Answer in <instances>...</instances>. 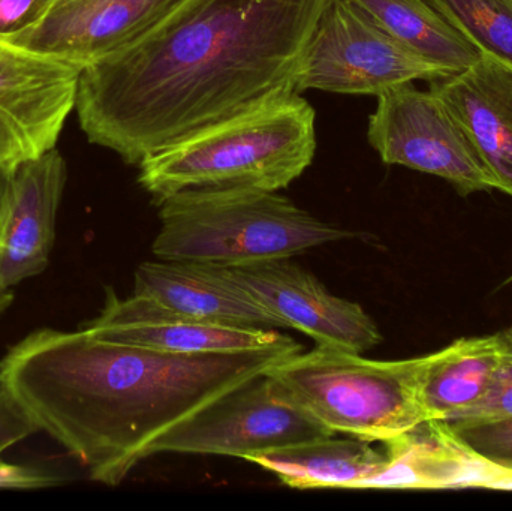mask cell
I'll use <instances>...</instances> for the list:
<instances>
[{
	"label": "cell",
	"instance_id": "cell-10",
	"mask_svg": "<svg viewBox=\"0 0 512 511\" xmlns=\"http://www.w3.org/2000/svg\"><path fill=\"white\" fill-rule=\"evenodd\" d=\"M227 270L286 329L310 336L318 347L363 354L382 341L375 321L358 303L331 294L291 258L240 264Z\"/></svg>",
	"mask_w": 512,
	"mask_h": 511
},
{
	"label": "cell",
	"instance_id": "cell-18",
	"mask_svg": "<svg viewBox=\"0 0 512 511\" xmlns=\"http://www.w3.org/2000/svg\"><path fill=\"white\" fill-rule=\"evenodd\" d=\"M502 333L459 339L432 353L421 383V407L427 422H444L480 401L501 360Z\"/></svg>",
	"mask_w": 512,
	"mask_h": 511
},
{
	"label": "cell",
	"instance_id": "cell-21",
	"mask_svg": "<svg viewBox=\"0 0 512 511\" xmlns=\"http://www.w3.org/2000/svg\"><path fill=\"white\" fill-rule=\"evenodd\" d=\"M439 434L460 452L483 465L486 474L478 483L512 477V417L480 423L432 422Z\"/></svg>",
	"mask_w": 512,
	"mask_h": 511
},
{
	"label": "cell",
	"instance_id": "cell-25",
	"mask_svg": "<svg viewBox=\"0 0 512 511\" xmlns=\"http://www.w3.org/2000/svg\"><path fill=\"white\" fill-rule=\"evenodd\" d=\"M62 483L56 474L26 465L8 464L0 458V489H42Z\"/></svg>",
	"mask_w": 512,
	"mask_h": 511
},
{
	"label": "cell",
	"instance_id": "cell-14",
	"mask_svg": "<svg viewBox=\"0 0 512 511\" xmlns=\"http://www.w3.org/2000/svg\"><path fill=\"white\" fill-rule=\"evenodd\" d=\"M134 294L206 323L286 329L251 290L230 275L227 267L218 264L147 261L135 272Z\"/></svg>",
	"mask_w": 512,
	"mask_h": 511
},
{
	"label": "cell",
	"instance_id": "cell-1",
	"mask_svg": "<svg viewBox=\"0 0 512 511\" xmlns=\"http://www.w3.org/2000/svg\"><path fill=\"white\" fill-rule=\"evenodd\" d=\"M328 0H191L141 41L87 63L78 123L140 165L207 126L295 92Z\"/></svg>",
	"mask_w": 512,
	"mask_h": 511
},
{
	"label": "cell",
	"instance_id": "cell-4",
	"mask_svg": "<svg viewBox=\"0 0 512 511\" xmlns=\"http://www.w3.org/2000/svg\"><path fill=\"white\" fill-rule=\"evenodd\" d=\"M158 206L161 230L152 251L159 260L240 266L354 237L271 191H185Z\"/></svg>",
	"mask_w": 512,
	"mask_h": 511
},
{
	"label": "cell",
	"instance_id": "cell-12",
	"mask_svg": "<svg viewBox=\"0 0 512 511\" xmlns=\"http://www.w3.org/2000/svg\"><path fill=\"white\" fill-rule=\"evenodd\" d=\"M191 0H60L12 44L86 66L155 32Z\"/></svg>",
	"mask_w": 512,
	"mask_h": 511
},
{
	"label": "cell",
	"instance_id": "cell-20",
	"mask_svg": "<svg viewBox=\"0 0 512 511\" xmlns=\"http://www.w3.org/2000/svg\"><path fill=\"white\" fill-rule=\"evenodd\" d=\"M481 53L512 68V0H429Z\"/></svg>",
	"mask_w": 512,
	"mask_h": 511
},
{
	"label": "cell",
	"instance_id": "cell-11",
	"mask_svg": "<svg viewBox=\"0 0 512 511\" xmlns=\"http://www.w3.org/2000/svg\"><path fill=\"white\" fill-rule=\"evenodd\" d=\"M68 170L59 149L6 174L0 219V314L12 291L47 269Z\"/></svg>",
	"mask_w": 512,
	"mask_h": 511
},
{
	"label": "cell",
	"instance_id": "cell-19",
	"mask_svg": "<svg viewBox=\"0 0 512 511\" xmlns=\"http://www.w3.org/2000/svg\"><path fill=\"white\" fill-rule=\"evenodd\" d=\"M400 44L448 71H463L481 51L429 0H352Z\"/></svg>",
	"mask_w": 512,
	"mask_h": 511
},
{
	"label": "cell",
	"instance_id": "cell-26",
	"mask_svg": "<svg viewBox=\"0 0 512 511\" xmlns=\"http://www.w3.org/2000/svg\"><path fill=\"white\" fill-rule=\"evenodd\" d=\"M489 488H493V489H512V477H511V479L495 480V482L490 483Z\"/></svg>",
	"mask_w": 512,
	"mask_h": 511
},
{
	"label": "cell",
	"instance_id": "cell-17",
	"mask_svg": "<svg viewBox=\"0 0 512 511\" xmlns=\"http://www.w3.org/2000/svg\"><path fill=\"white\" fill-rule=\"evenodd\" d=\"M387 464L364 489L475 488L483 465L448 443L432 422L384 443Z\"/></svg>",
	"mask_w": 512,
	"mask_h": 511
},
{
	"label": "cell",
	"instance_id": "cell-7",
	"mask_svg": "<svg viewBox=\"0 0 512 511\" xmlns=\"http://www.w3.org/2000/svg\"><path fill=\"white\" fill-rule=\"evenodd\" d=\"M333 435L264 372L174 426L153 443L149 458L158 453H186L248 461L252 456Z\"/></svg>",
	"mask_w": 512,
	"mask_h": 511
},
{
	"label": "cell",
	"instance_id": "cell-16",
	"mask_svg": "<svg viewBox=\"0 0 512 511\" xmlns=\"http://www.w3.org/2000/svg\"><path fill=\"white\" fill-rule=\"evenodd\" d=\"M249 462L276 474L292 489H364L387 464L370 441L319 438L252 456Z\"/></svg>",
	"mask_w": 512,
	"mask_h": 511
},
{
	"label": "cell",
	"instance_id": "cell-8",
	"mask_svg": "<svg viewBox=\"0 0 512 511\" xmlns=\"http://www.w3.org/2000/svg\"><path fill=\"white\" fill-rule=\"evenodd\" d=\"M376 98L367 138L385 164L441 177L463 197L495 189L468 135L432 90L408 83Z\"/></svg>",
	"mask_w": 512,
	"mask_h": 511
},
{
	"label": "cell",
	"instance_id": "cell-9",
	"mask_svg": "<svg viewBox=\"0 0 512 511\" xmlns=\"http://www.w3.org/2000/svg\"><path fill=\"white\" fill-rule=\"evenodd\" d=\"M83 68L0 38V173L56 149Z\"/></svg>",
	"mask_w": 512,
	"mask_h": 511
},
{
	"label": "cell",
	"instance_id": "cell-24",
	"mask_svg": "<svg viewBox=\"0 0 512 511\" xmlns=\"http://www.w3.org/2000/svg\"><path fill=\"white\" fill-rule=\"evenodd\" d=\"M60 0H0V38H11L41 21Z\"/></svg>",
	"mask_w": 512,
	"mask_h": 511
},
{
	"label": "cell",
	"instance_id": "cell-5",
	"mask_svg": "<svg viewBox=\"0 0 512 511\" xmlns=\"http://www.w3.org/2000/svg\"><path fill=\"white\" fill-rule=\"evenodd\" d=\"M429 357L379 362L316 347L277 363L265 375L334 434L387 443L427 422L420 390Z\"/></svg>",
	"mask_w": 512,
	"mask_h": 511
},
{
	"label": "cell",
	"instance_id": "cell-2",
	"mask_svg": "<svg viewBox=\"0 0 512 511\" xmlns=\"http://www.w3.org/2000/svg\"><path fill=\"white\" fill-rule=\"evenodd\" d=\"M303 347L283 341L240 353L174 354L102 341L86 329H41L0 360V387L41 431L117 486L174 426Z\"/></svg>",
	"mask_w": 512,
	"mask_h": 511
},
{
	"label": "cell",
	"instance_id": "cell-23",
	"mask_svg": "<svg viewBox=\"0 0 512 511\" xmlns=\"http://www.w3.org/2000/svg\"><path fill=\"white\" fill-rule=\"evenodd\" d=\"M41 431L29 411L8 390L0 387V458L9 447Z\"/></svg>",
	"mask_w": 512,
	"mask_h": 511
},
{
	"label": "cell",
	"instance_id": "cell-27",
	"mask_svg": "<svg viewBox=\"0 0 512 511\" xmlns=\"http://www.w3.org/2000/svg\"><path fill=\"white\" fill-rule=\"evenodd\" d=\"M6 174L0 173V219H2L3 194H5Z\"/></svg>",
	"mask_w": 512,
	"mask_h": 511
},
{
	"label": "cell",
	"instance_id": "cell-3",
	"mask_svg": "<svg viewBox=\"0 0 512 511\" xmlns=\"http://www.w3.org/2000/svg\"><path fill=\"white\" fill-rule=\"evenodd\" d=\"M316 114L300 93L207 126L144 159L138 182L161 203L185 191L277 192L312 164Z\"/></svg>",
	"mask_w": 512,
	"mask_h": 511
},
{
	"label": "cell",
	"instance_id": "cell-22",
	"mask_svg": "<svg viewBox=\"0 0 512 511\" xmlns=\"http://www.w3.org/2000/svg\"><path fill=\"white\" fill-rule=\"evenodd\" d=\"M501 333L504 350L486 395L444 422L480 423L512 417V329Z\"/></svg>",
	"mask_w": 512,
	"mask_h": 511
},
{
	"label": "cell",
	"instance_id": "cell-15",
	"mask_svg": "<svg viewBox=\"0 0 512 511\" xmlns=\"http://www.w3.org/2000/svg\"><path fill=\"white\" fill-rule=\"evenodd\" d=\"M477 150L495 189L512 197V68L481 53L469 68L430 81Z\"/></svg>",
	"mask_w": 512,
	"mask_h": 511
},
{
	"label": "cell",
	"instance_id": "cell-13",
	"mask_svg": "<svg viewBox=\"0 0 512 511\" xmlns=\"http://www.w3.org/2000/svg\"><path fill=\"white\" fill-rule=\"evenodd\" d=\"M83 329L102 341L174 354L240 353L271 347L286 338L276 330L206 323L149 297L132 294L120 299L113 290H108L101 314Z\"/></svg>",
	"mask_w": 512,
	"mask_h": 511
},
{
	"label": "cell",
	"instance_id": "cell-6",
	"mask_svg": "<svg viewBox=\"0 0 512 511\" xmlns=\"http://www.w3.org/2000/svg\"><path fill=\"white\" fill-rule=\"evenodd\" d=\"M451 74L400 44L352 0H328L304 48L295 92L379 96Z\"/></svg>",
	"mask_w": 512,
	"mask_h": 511
}]
</instances>
